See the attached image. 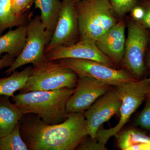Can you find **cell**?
Returning a JSON list of instances; mask_svg holds the SVG:
<instances>
[{"instance_id":"cell-14","label":"cell","mask_w":150,"mask_h":150,"mask_svg":"<svg viewBox=\"0 0 150 150\" xmlns=\"http://www.w3.org/2000/svg\"><path fill=\"white\" fill-rule=\"evenodd\" d=\"M9 98L0 96V138L10 133L24 115Z\"/></svg>"},{"instance_id":"cell-3","label":"cell","mask_w":150,"mask_h":150,"mask_svg":"<svg viewBox=\"0 0 150 150\" xmlns=\"http://www.w3.org/2000/svg\"><path fill=\"white\" fill-rule=\"evenodd\" d=\"M75 6L79 40L95 41L119 21L108 0H81Z\"/></svg>"},{"instance_id":"cell-9","label":"cell","mask_w":150,"mask_h":150,"mask_svg":"<svg viewBox=\"0 0 150 150\" xmlns=\"http://www.w3.org/2000/svg\"><path fill=\"white\" fill-rule=\"evenodd\" d=\"M121 103L113 87L83 112L87 121L88 134L91 139H96L97 132L103 123L120 113Z\"/></svg>"},{"instance_id":"cell-24","label":"cell","mask_w":150,"mask_h":150,"mask_svg":"<svg viewBox=\"0 0 150 150\" xmlns=\"http://www.w3.org/2000/svg\"><path fill=\"white\" fill-rule=\"evenodd\" d=\"M28 0H11L13 13L17 16H21L29 9Z\"/></svg>"},{"instance_id":"cell-18","label":"cell","mask_w":150,"mask_h":150,"mask_svg":"<svg viewBox=\"0 0 150 150\" xmlns=\"http://www.w3.org/2000/svg\"><path fill=\"white\" fill-rule=\"evenodd\" d=\"M32 67L29 65L21 71L16 70L8 76L0 78V96L11 97L16 92L20 91L25 84Z\"/></svg>"},{"instance_id":"cell-19","label":"cell","mask_w":150,"mask_h":150,"mask_svg":"<svg viewBox=\"0 0 150 150\" xmlns=\"http://www.w3.org/2000/svg\"><path fill=\"white\" fill-rule=\"evenodd\" d=\"M28 21L26 14L17 16L13 13L11 0H0V35L6 30L25 25Z\"/></svg>"},{"instance_id":"cell-23","label":"cell","mask_w":150,"mask_h":150,"mask_svg":"<svg viewBox=\"0 0 150 150\" xmlns=\"http://www.w3.org/2000/svg\"><path fill=\"white\" fill-rule=\"evenodd\" d=\"M84 139L78 146L76 149L80 150H105L107 149L105 146L102 145L96 141V139H92L90 137V139Z\"/></svg>"},{"instance_id":"cell-22","label":"cell","mask_w":150,"mask_h":150,"mask_svg":"<svg viewBox=\"0 0 150 150\" xmlns=\"http://www.w3.org/2000/svg\"><path fill=\"white\" fill-rule=\"evenodd\" d=\"M146 99V103L137 118L136 124L150 131V91Z\"/></svg>"},{"instance_id":"cell-13","label":"cell","mask_w":150,"mask_h":150,"mask_svg":"<svg viewBox=\"0 0 150 150\" xmlns=\"http://www.w3.org/2000/svg\"><path fill=\"white\" fill-rule=\"evenodd\" d=\"M126 23L123 20L118 22L96 40L98 48L116 66L122 64L125 52Z\"/></svg>"},{"instance_id":"cell-29","label":"cell","mask_w":150,"mask_h":150,"mask_svg":"<svg viewBox=\"0 0 150 150\" xmlns=\"http://www.w3.org/2000/svg\"><path fill=\"white\" fill-rule=\"evenodd\" d=\"M149 65L150 67V51L149 53Z\"/></svg>"},{"instance_id":"cell-10","label":"cell","mask_w":150,"mask_h":150,"mask_svg":"<svg viewBox=\"0 0 150 150\" xmlns=\"http://www.w3.org/2000/svg\"><path fill=\"white\" fill-rule=\"evenodd\" d=\"M45 59L57 61L64 59L92 60L116 69L117 66L98 48L95 42L87 39H80L71 45L57 46L46 50Z\"/></svg>"},{"instance_id":"cell-31","label":"cell","mask_w":150,"mask_h":150,"mask_svg":"<svg viewBox=\"0 0 150 150\" xmlns=\"http://www.w3.org/2000/svg\"><path fill=\"white\" fill-rule=\"evenodd\" d=\"M147 1H150V0H147Z\"/></svg>"},{"instance_id":"cell-5","label":"cell","mask_w":150,"mask_h":150,"mask_svg":"<svg viewBox=\"0 0 150 150\" xmlns=\"http://www.w3.org/2000/svg\"><path fill=\"white\" fill-rule=\"evenodd\" d=\"M115 88L122 102L120 120L113 128L105 129L100 127L97 132L96 139L104 146L110 137L120 132L132 114L146 99L150 91V76Z\"/></svg>"},{"instance_id":"cell-12","label":"cell","mask_w":150,"mask_h":150,"mask_svg":"<svg viewBox=\"0 0 150 150\" xmlns=\"http://www.w3.org/2000/svg\"><path fill=\"white\" fill-rule=\"evenodd\" d=\"M112 88L109 84L94 78H79L74 91L67 101V112H84Z\"/></svg>"},{"instance_id":"cell-15","label":"cell","mask_w":150,"mask_h":150,"mask_svg":"<svg viewBox=\"0 0 150 150\" xmlns=\"http://www.w3.org/2000/svg\"><path fill=\"white\" fill-rule=\"evenodd\" d=\"M27 36L26 25L11 29L0 35V58L4 54L16 58L24 48Z\"/></svg>"},{"instance_id":"cell-8","label":"cell","mask_w":150,"mask_h":150,"mask_svg":"<svg viewBox=\"0 0 150 150\" xmlns=\"http://www.w3.org/2000/svg\"><path fill=\"white\" fill-rule=\"evenodd\" d=\"M127 28L128 35L122 64L136 77H140L146 71L144 57L149 42V34L148 29L133 19L127 21Z\"/></svg>"},{"instance_id":"cell-25","label":"cell","mask_w":150,"mask_h":150,"mask_svg":"<svg viewBox=\"0 0 150 150\" xmlns=\"http://www.w3.org/2000/svg\"><path fill=\"white\" fill-rule=\"evenodd\" d=\"M132 18L136 21L141 22L144 16L145 11L144 8L142 5H136L131 11Z\"/></svg>"},{"instance_id":"cell-4","label":"cell","mask_w":150,"mask_h":150,"mask_svg":"<svg viewBox=\"0 0 150 150\" xmlns=\"http://www.w3.org/2000/svg\"><path fill=\"white\" fill-rule=\"evenodd\" d=\"M79 76L72 70L57 61L45 59L42 63L33 67L25 84L19 93L75 88Z\"/></svg>"},{"instance_id":"cell-27","label":"cell","mask_w":150,"mask_h":150,"mask_svg":"<svg viewBox=\"0 0 150 150\" xmlns=\"http://www.w3.org/2000/svg\"><path fill=\"white\" fill-rule=\"evenodd\" d=\"M16 58L8 54H5L0 58V71L5 68H8L13 63Z\"/></svg>"},{"instance_id":"cell-28","label":"cell","mask_w":150,"mask_h":150,"mask_svg":"<svg viewBox=\"0 0 150 150\" xmlns=\"http://www.w3.org/2000/svg\"><path fill=\"white\" fill-rule=\"evenodd\" d=\"M34 0H28V8H30V7L32 5L33 3H34Z\"/></svg>"},{"instance_id":"cell-26","label":"cell","mask_w":150,"mask_h":150,"mask_svg":"<svg viewBox=\"0 0 150 150\" xmlns=\"http://www.w3.org/2000/svg\"><path fill=\"white\" fill-rule=\"evenodd\" d=\"M142 4L144 8L145 13L144 18L140 23L147 29L150 30V1L144 0Z\"/></svg>"},{"instance_id":"cell-30","label":"cell","mask_w":150,"mask_h":150,"mask_svg":"<svg viewBox=\"0 0 150 150\" xmlns=\"http://www.w3.org/2000/svg\"><path fill=\"white\" fill-rule=\"evenodd\" d=\"M81 1V0H74L75 1Z\"/></svg>"},{"instance_id":"cell-17","label":"cell","mask_w":150,"mask_h":150,"mask_svg":"<svg viewBox=\"0 0 150 150\" xmlns=\"http://www.w3.org/2000/svg\"><path fill=\"white\" fill-rule=\"evenodd\" d=\"M118 146L122 150H150V137L139 131L129 129L119 133Z\"/></svg>"},{"instance_id":"cell-21","label":"cell","mask_w":150,"mask_h":150,"mask_svg":"<svg viewBox=\"0 0 150 150\" xmlns=\"http://www.w3.org/2000/svg\"><path fill=\"white\" fill-rule=\"evenodd\" d=\"M116 16L122 17L131 11L137 0H108Z\"/></svg>"},{"instance_id":"cell-2","label":"cell","mask_w":150,"mask_h":150,"mask_svg":"<svg viewBox=\"0 0 150 150\" xmlns=\"http://www.w3.org/2000/svg\"><path fill=\"white\" fill-rule=\"evenodd\" d=\"M75 88L19 93L11 97V100L23 114H35L48 125L59 124L67 119V101Z\"/></svg>"},{"instance_id":"cell-11","label":"cell","mask_w":150,"mask_h":150,"mask_svg":"<svg viewBox=\"0 0 150 150\" xmlns=\"http://www.w3.org/2000/svg\"><path fill=\"white\" fill-rule=\"evenodd\" d=\"M62 10L56 28L45 51L57 46L74 44L79 40L74 0H62Z\"/></svg>"},{"instance_id":"cell-16","label":"cell","mask_w":150,"mask_h":150,"mask_svg":"<svg viewBox=\"0 0 150 150\" xmlns=\"http://www.w3.org/2000/svg\"><path fill=\"white\" fill-rule=\"evenodd\" d=\"M35 8L40 10V20L46 30L52 35L62 8L60 0H34Z\"/></svg>"},{"instance_id":"cell-7","label":"cell","mask_w":150,"mask_h":150,"mask_svg":"<svg viewBox=\"0 0 150 150\" xmlns=\"http://www.w3.org/2000/svg\"><path fill=\"white\" fill-rule=\"evenodd\" d=\"M57 61L74 71L79 78H94L113 87L119 86L138 80L126 69H117L96 61L76 59H64Z\"/></svg>"},{"instance_id":"cell-20","label":"cell","mask_w":150,"mask_h":150,"mask_svg":"<svg viewBox=\"0 0 150 150\" xmlns=\"http://www.w3.org/2000/svg\"><path fill=\"white\" fill-rule=\"evenodd\" d=\"M20 123L10 133L0 138V150H28L21 135Z\"/></svg>"},{"instance_id":"cell-1","label":"cell","mask_w":150,"mask_h":150,"mask_svg":"<svg viewBox=\"0 0 150 150\" xmlns=\"http://www.w3.org/2000/svg\"><path fill=\"white\" fill-rule=\"evenodd\" d=\"M20 131L29 150H74L88 135L83 112H68L59 124L48 125L37 115H23Z\"/></svg>"},{"instance_id":"cell-6","label":"cell","mask_w":150,"mask_h":150,"mask_svg":"<svg viewBox=\"0 0 150 150\" xmlns=\"http://www.w3.org/2000/svg\"><path fill=\"white\" fill-rule=\"evenodd\" d=\"M26 28L27 36L24 48L4 74L8 76L25 65L30 64L35 67L45 60L44 52L52 35L46 30L39 15L28 21Z\"/></svg>"}]
</instances>
